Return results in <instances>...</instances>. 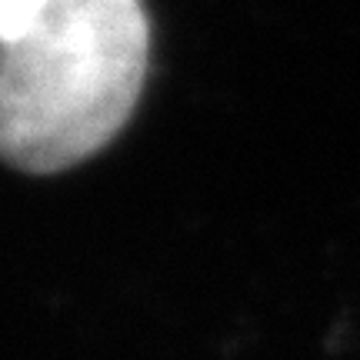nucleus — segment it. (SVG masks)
Wrapping results in <instances>:
<instances>
[{
    "label": "nucleus",
    "mask_w": 360,
    "mask_h": 360,
    "mask_svg": "<svg viewBox=\"0 0 360 360\" xmlns=\"http://www.w3.org/2000/svg\"><path fill=\"white\" fill-rule=\"evenodd\" d=\"M150 60L141 0H57L0 51V160L60 174L130 120Z\"/></svg>",
    "instance_id": "f257e3e1"
},
{
    "label": "nucleus",
    "mask_w": 360,
    "mask_h": 360,
    "mask_svg": "<svg viewBox=\"0 0 360 360\" xmlns=\"http://www.w3.org/2000/svg\"><path fill=\"white\" fill-rule=\"evenodd\" d=\"M53 4L57 0H0V51L17 44Z\"/></svg>",
    "instance_id": "f03ea898"
}]
</instances>
